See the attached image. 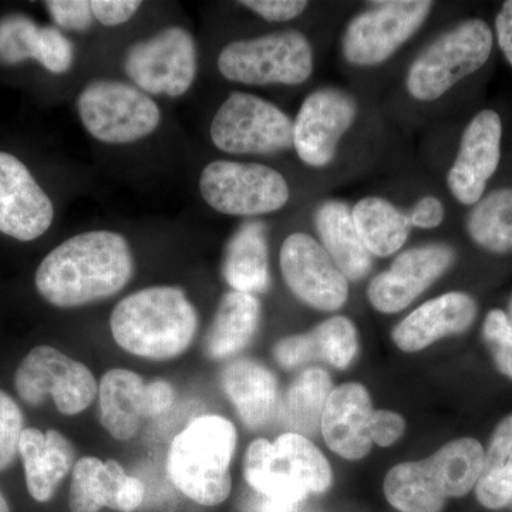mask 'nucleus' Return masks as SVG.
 Masks as SVG:
<instances>
[{"label":"nucleus","instance_id":"72a5a7b5","mask_svg":"<svg viewBox=\"0 0 512 512\" xmlns=\"http://www.w3.org/2000/svg\"><path fill=\"white\" fill-rule=\"evenodd\" d=\"M318 359L326 360L336 369H346L355 359L359 342L355 325L348 318L333 316L312 330Z\"/></svg>","mask_w":512,"mask_h":512},{"label":"nucleus","instance_id":"49530a36","mask_svg":"<svg viewBox=\"0 0 512 512\" xmlns=\"http://www.w3.org/2000/svg\"><path fill=\"white\" fill-rule=\"evenodd\" d=\"M495 28L501 50L512 66V0L504 3L503 9L498 13Z\"/></svg>","mask_w":512,"mask_h":512},{"label":"nucleus","instance_id":"a211bd4d","mask_svg":"<svg viewBox=\"0 0 512 512\" xmlns=\"http://www.w3.org/2000/svg\"><path fill=\"white\" fill-rule=\"evenodd\" d=\"M372 414V400L362 384H343L333 390L320 421L330 450L350 461L367 456L373 443L369 436Z\"/></svg>","mask_w":512,"mask_h":512},{"label":"nucleus","instance_id":"4be33fe9","mask_svg":"<svg viewBox=\"0 0 512 512\" xmlns=\"http://www.w3.org/2000/svg\"><path fill=\"white\" fill-rule=\"evenodd\" d=\"M222 387L248 429L271 419L278 399V383L265 366L252 360L229 363L222 372Z\"/></svg>","mask_w":512,"mask_h":512},{"label":"nucleus","instance_id":"bb28decb","mask_svg":"<svg viewBox=\"0 0 512 512\" xmlns=\"http://www.w3.org/2000/svg\"><path fill=\"white\" fill-rule=\"evenodd\" d=\"M352 217L370 254L380 258L396 254L409 237V215L383 198H363L353 208Z\"/></svg>","mask_w":512,"mask_h":512},{"label":"nucleus","instance_id":"de8ad7c7","mask_svg":"<svg viewBox=\"0 0 512 512\" xmlns=\"http://www.w3.org/2000/svg\"><path fill=\"white\" fill-rule=\"evenodd\" d=\"M0 512H10V507L6 498L0 493Z\"/></svg>","mask_w":512,"mask_h":512},{"label":"nucleus","instance_id":"6ab92c4d","mask_svg":"<svg viewBox=\"0 0 512 512\" xmlns=\"http://www.w3.org/2000/svg\"><path fill=\"white\" fill-rule=\"evenodd\" d=\"M476 313V302L466 293H446L403 319L393 330L394 343L403 352H419L444 336L470 328Z\"/></svg>","mask_w":512,"mask_h":512},{"label":"nucleus","instance_id":"ea45409f","mask_svg":"<svg viewBox=\"0 0 512 512\" xmlns=\"http://www.w3.org/2000/svg\"><path fill=\"white\" fill-rule=\"evenodd\" d=\"M239 5L254 10L268 22H288L308 8V2L303 0H244Z\"/></svg>","mask_w":512,"mask_h":512},{"label":"nucleus","instance_id":"79ce46f5","mask_svg":"<svg viewBox=\"0 0 512 512\" xmlns=\"http://www.w3.org/2000/svg\"><path fill=\"white\" fill-rule=\"evenodd\" d=\"M94 19L104 26H119L128 22L138 9L141 2L136 0H92L90 2Z\"/></svg>","mask_w":512,"mask_h":512},{"label":"nucleus","instance_id":"412c9836","mask_svg":"<svg viewBox=\"0 0 512 512\" xmlns=\"http://www.w3.org/2000/svg\"><path fill=\"white\" fill-rule=\"evenodd\" d=\"M147 383L127 369L109 370L99 387L100 423L111 437L127 441L146 419Z\"/></svg>","mask_w":512,"mask_h":512},{"label":"nucleus","instance_id":"0eeeda50","mask_svg":"<svg viewBox=\"0 0 512 512\" xmlns=\"http://www.w3.org/2000/svg\"><path fill=\"white\" fill-rule=\"evenodd\" d=\"M200 191L212 210L241 217L281 210L289 200L284 175L264 164L214 161L202 171Z\"/></svg>","mask_w":512,"mask_h":512},{"label":"nucleus","instance_id":"423d86ee","mask_svg":"<svg viewBox=\"0 0 512 512\" xmlns=\"http://www.w3.org/2000/svg\"><path fill=\"white\" fill-rule=\"evenodd\" d=\"M80 119L96 140L128 144L150 136L161 121L156 101L117 80L90 83L77 99Z\"/></svg>","mask_w":512,"mask_h":512},{"label":"nucleus","instance_id":"20e7f679","mask_svg":"<svg viewBox=\"0 0 512 512\" xmlns=\"http://www.w3.org/2000/svg\"><path fill=\"white\" fill-rule=\"evenodd\" d=\"M493 49L487 23L471 19L444 33L416 60L407 73V90L414 99H440L464 77L484 66Z\"/></svg>","mask_w":512,"mask_h":512},{"label":"nucleus","instance_id":"e433bc0d","mask_svg":"<svg viewBox=\"0 0 512 512\" xmlns=\"http://www.w3.org/2000/svg\"><path fill=\"white\" fill-rule=\"evenodd\" d=\"M45 5L60 28L83 32L92 26L94 16L87 0H49Z\"/></svg>","mask_w":512,"mask_h":512},{"label":"nucleus","instance_id":"aec40b11","mask_svg":"<svg viewBox=\"0 0 512 512\" xmlns=\"http://www.w3.org/2000/svg\"><path fill=\"white\" fill-rule=\"evenodd\" d=\"M19 454L25 467L29 494L37 503L52 500L63 478L76 464L72 441L56 430H23Z\"/></svg>","mask_w":512,"mask_h":512},{"label":"nucleus","instance_id":"39448f33","mask_svg":"<svg viewBox=\"0 0 512 512\" xmlns=\"http://www.w3.org/2000/svg\"><path fill=\"white\" fill-rule=\"evenodd\" d=\"M218 69L225 79L235 83L296 86L311 77L312 46L295 30L237 40L222 50Z\"/></svg>","mask_w":512,"mask_h":512},{"label":"nucleus","instance_id":"f3484780","mask_svg":"<svg viewBox=\"0 0 512 512\" xmlns=\"http://www.w3.org/2000/svg\"><path fill=\"white\" fill-rule=\"evenodd\" d=\"M245 466L291 477L309 494L325 493L332 484L328 460L301 434H282L274 444L265 439L255 440L245 454Z\"/></svg>","mask_w":512,"mask_h":512},{"label":"nucleus","instance_id":"b1692460","mask_svg":"<svg viewBox=\"0 0 512 512\" xmlns=\"http://www.w3.org/2000/svg\"><path fill=\"white\" fill-rule=\"evenodd\" d=\"M261 320V305L251 293L232 291L222 298L205 339L212 360L227 359L247 348Z\"/></svg>","mask_w":512,"mask_h":512},{"label":"nucleus","instance_id":"6e6552de","mask_svg":"<svg viewBox=\"0 0 512 512\" xmlns=\"http://www.w3.org/2000/svg\"><path fill=\"white\" fill-rule=\"evenodd\" d=\"M215 147L229 154H272L293 146V121L261 97L231 93L211 124Z\"/></svg>","mask_w":512,"mask_h":512},{"label":"nucleus","instance_id":"2f4dec72","mask_svg":"<svg viewBox=\"0 0 512 512\" xmlns=\"http://www.w3.org/2000/svg\"><path fill=\"white\" fill-rule=\"evenodd\" d=\"M468 232L488 251H512V190L494 191L478 202L468 217Z\"/></svg>","mask_w":512,"mask_h":512},{"label":"nucleus","instance_id":"9b49d317","mask_svg":"<svg viewBox=\"0 0 512 512\" xmlns=\"http://www.w3.org/2000/svg\"><path fill=\"white\" fill-rule=\"evenodd\" d=\"M127 76L150 94L180 97L187 93L197 73L194 39L183 28H167L128 49Z\"/></svg>","mask_w":512,"mask_h":512},{"label":"nucleus","instance_id":"ddd939ff","mask_svg":"<svg viewBox=\"0 0 512 512\" xmlns=\"http://www.w3.org/2000/svg\"><path fill=\"white\" fill-rule=\"evenodd\" d=\"M355 117L356 104L348 94L335 89L309 94L293 123V146L303 163L328 165Z\"/></svg>","mask_w":512,"mask_h":512},{"label":"nucleus","instance_id":"f257e3e1","mask_svg":"<svg viewBox=\"0 0 512 512\" xmlns=\"http://www.w3.org/2000/svg\"><path fill=\"white\" fill-rule=\"evenodd\" d=\"M134 259L126 238L117 232L76 235L53 249L36 272L37 292L57 308L104 301L126 288Z\"/></svg>","mask_w":512,"mask_h":512},{"label":"nucleus","instance_id":"cd10ccee","mask_svg":"<svg viewBox=\"0 0 512 512\" xmlns=\"http://www.w3.org/2000/svg\"><path fill=\"white\" fill-rule=\"evenodd\" d=\"M485 453L474 439H458L441 447L426 464L444 497H463L476 487Z\"/></svg>","mask_w":512,"mask_h":512},{"label":"nucleus","instance_id":"473e14b6","mask_svg":"<svg viewBox=\"0 0 512 512\" xmlns=\"http://www.w3.org/2000/svg\"><path fill=\"white\" fill-rule=\"evenodd\" d=\"M45 42V28L29 16L9 15L0 19V64H15L35 59L39 62Z\"/></svg>","mask_w":512,"mask_h":512},{"label":"nucleus","instance_id":"9d476101","mask_svg":"<svg viewBox=\"0 0 512 512\" xmlns=\"http://www.w3.org/2000/svg\"><path fill=\"white\" fill-rule=\"evenodd\" d=\"M429 0L375 2L350 22L343 36V55L356 66H376L406 43L429 16Z\"/></svg>","mask_w":512,"mask_h":512},{"label":"nucleus","instance_id":"c03bdc74","mask_svg":"<svg viewBox=\"0 0 512 512\" xmlns=\"http://www.w3.org/2000/svg\"><path fill=\"white\" fill-rule=\"evenodd\" d=\"M444 220V207L436 197H426L417 202L409 215L410 225L417 228L431 229L439 227Z\"/></svg>","mask_w":512,"mask_h":512},{"label":"nucleus","instance_id":"c85d7f7f","mask_svg":"<svg viewBox=\"0 0 512 512\" xmlns=\"http://www.w3.org/2000/svg\"><path fill=\"white\" fill-rule=\"evenodd\" d=\"M332 393V380L318 367L305 370L289 387L282 402V420L301 436H313Z\"/></svg>","mask_w":512,"mask_h":512},{"label":"nucleus","instance_id":"c756f323","mask_svg":"<svg viewBox=\"0 0 512 512\" xmlns=\"http://www.w3.org/2000/svg\"><path fill=\"white\" fill-rule=\"evenodd\" d=\"M384 494L402 512H440L446 497L437 487L426 461L393 467L384 480Z\"/></svg>","mask_w":512,"mask_h":512},{"label":"nucleus","instance_id":"09e8293b","mask_svg":"<svg viewBox=\"0 0 512 512\" xmlns=\"http://www.w3.org/2000/svg\"><path fill=\"white\" fill-rule=\"evenodd\" d=\"M511 315H512V301H511Z\"/></svg>","mask_w":512,"mask_h":512},{"label":"nucleus","instance_id":"f03ea898","mask_svg":"<svg viewBox=\"0 0 512 512\" xmlns=\"http://www.w3.org/2000/svg\"><path fill=\"white\" fill-rule=\"evenodd\" d=\"M110 329L117 345L131 355L170 360L190 348L198 313L183 289L153 286L124 298L111 313Z\"/></svg>","mask_w":512,"mask_h":512},{"label":"nucleus","instance_id":"dca6fc26","mask_svg":"<svg viewBox=\"0 0 512 512\" xmlns=\"http://www.w3.org/2000/svg\"><path fill=\"white\" fill-rule=\"evenodd\" d=\"M501 137V119L493 110L481 111L468 124L447 177L451 194L461 204H477L483 197L485 185L500 163Z\"/></svg>","mask_w":512,"mask_h":512},{"label":"nucleus","instance_id":"393cba45","mask_svg":"<svg viewBox=\"0 0 512 512\" xmlns=\"http://www.w3.org/2000/svg\"><path fill=\"white\" fill-rule=\"evenodd\" d=\"M222 272L234 291L254 295L268 289V241L262 222H247L229 239Z\"/></svg>","mask_w":512,"mask_h":512},{"label":"nucleus","instance_id":"a878e982","mask_svg":"<svg viewBox=\"0 0 512 512\" xmlns=\"http://www.w3.org/2000/svg\"><path fill=\"white\" fill-rule=\"evenodd\" d=\"M128 476L116 460L83 457L73 467L69 507L72 512L116 510L117 500Z\"/></svg>","mask_w":512,"mask_h":512},{"label":"nucleus","instance_id":"c9c22d12","mask_svg":"<svg viewBox=\"0 0 512 512\" xmlns=\"http://www.w3.org/2000/svg\"><path fill=\"white\" fill-rule=\"evenodd\" d=\"M484 339L500 372L512 379V320L501 311L488 313Z\"/></svg>","mask_w":512,"mask_h":512},{"label":"nucleus","instance_id":"4468645a","mask_svg":"<svg viewBox=\"0 0 512 512\" xmlns=\"http://www.w3.org/2000/svg\"><path fill=\"white\" fill-rule=\"evenodd\" d=\"M55 208L28 167L0 151V232L29 242L52 225Z\"/></svg>","mask_w":512,"mask_h":512},{"label":"nucleus","instance_id":"a19ab883","mask_svg":"<svg viewBox=\"0 0 512 512\" xmlns=\"http://www.w3.org/2000/svg\"><path fill=\"white\" fill-rule=\"evenodd\" d=\"M406 423L400 414L377 410L369 421V436L380 447H389L403 436Z\"/></svg>","mask_w":512,"mask_h":512},{"label":"nucleus","instance_id":"7ed1b4c3","mask_svg":"<svg viewBox=\"0 0 512 512\" xmlns=\"http://www.w3.org/2000/svg\"><path fill=\"white\" fill-rule=\"evenodd\" d=\"M237 430L215 414L191 421L171 443L167 470L175 487L197 504L214 507L231 493Z\"/></svg>","mask_w":512,"mask_h":512},{"label":"nucleus","instance_id":"f8f14e48","mask_svg":"<svg viewBox=\"0 0 512 512\" xmlns=\"http://www.w3.org/2000/svg\"><path fill=\"white\" fill-rule=\"evenodd\" d=\"M279 262L286 285L306 305L333 312L348 301V279L311 235L298 232L286 238Z\"/></svg>","mask_w":512,"mask_h":512},{"label":"nucleus","instance_id":"37998d69","mask_svg":"<svg viewBox=\"0 0 512 512\" xmlns=\"http://www.w3.org/2000/svg\"><path fill=\"white\" fill-rule=\"evenodd\" d=\"M175 392L170 383L156 379L146 386V419L157 417L173 406Z\"/></svg>","mask_w":512,"mask_h":512},{"label":"nucleus","instance_id":"58836bf2","mask_svg":"<svg viewBox=\"0 0 512 512\" xmlns=\"http://www.w3.org/2000/svg\"><path fill=\"white\" fill-rule=\"evenodd\" d=\"M274 356L276 362L285 369H295V367L312 362L313 359H318L311 333L282 339L275 346Z\"/></svg>","mask_w":512,"mask_h":512},{"label":"nucleus","instance_id":"5701e85b","mask_svg":"<svg viewBox=\"0 0 512 512\" xmlns=\"http://www.w3.org/2000/svg\"><path fill=\"white\" fill-rule=\"evenodd\" d=\"M323 248L349 281H360L372 268V254L360 238L352 211L345 204L329 201L315 215Z\"/></svg>","mask_w":512,"mask_h":512},{"label":"nucleus","instance_id":"f704fd0d","mask_svg":"<svg viewBox=\"0 0 512 512\" xmlns=\"http://www.w3.org/2000/svg\"><path fill=\"white\" fill-rule=\"evenodd\" d=\"M23 430L25 419L18 403L0 390V471L15 463Z\"/></svg>","mask_w":512,"mask_h":512},{"label":"nucleus","instance_id":"7c9ffc66","mask_svg":"<svg viewBox=\"0 0 512 512\" xmlns=\"http://www.w3.org/2000/svg\"><path fill=\"white\" fill-rule=\"evenodd\" d=\"M476 494L488 510H501L512 503V414L495 430Z\"/></svg>","mask_w":512,"mask_h":512},{"label":"nucleus","instance_id":"4c0bfd02","mask_svg":"<svg viewBox=\"0 0 512 512\" xmlns=\"http://www.w3.org/2000/svg\"><path fill=\"white\" fill-rule=\"evenodd\" d=\"M74 60L72 42L56 28H45V43L39 63L55 74L69 72Z\"/></svg>","mask_w":512,"mask_h":512},{"label":"nucleus","instance_id":"2eb2a0df","mask_svg":"<svg viewBox=\"0 0 512 512\" xmlns=\"http://www.w3.org/2000/svg\"><path fill=\"white\" fill-rule=\"evenodd\" d=\"M453 261V249L446 245L409 249L394 259L389 271L370 282L367 298L379 312L403 311L439 279Z\"/></svg>","mask_w":512,"mask_h":512},{"label":"nucleus","instance_id":"1a4fd4ad","mask_svg":"<svg viewBox=\"0 0 512 512\" xmlns=\"http://www.w3.org/2000/svg\"><path fill=\"white\" fill-rule=\"evenodd\" d=\"M15 387L20 399L30 406L52 397L64 416L84 412L97 396L92 370L52 346L30 350L16 370Z\"/></svg>","mask_w":512,"mask_h":512},{"label":"nucleus","instance_id":"a18cd8bd","mask_svg":"<svg viewBox=\"0 0 512 512\" xmlns=\"http://www.w3.org/2000/svg\"><path fill=\"white\" fill-rule=\"evenodd\" d=\"M144 495H146V487L141 483V480H138L137 477L128 476L126 483L121 488L116 511H136L143 504Z\"/></svg>","mask_w":512,"mask_h":512}]
</instances>
